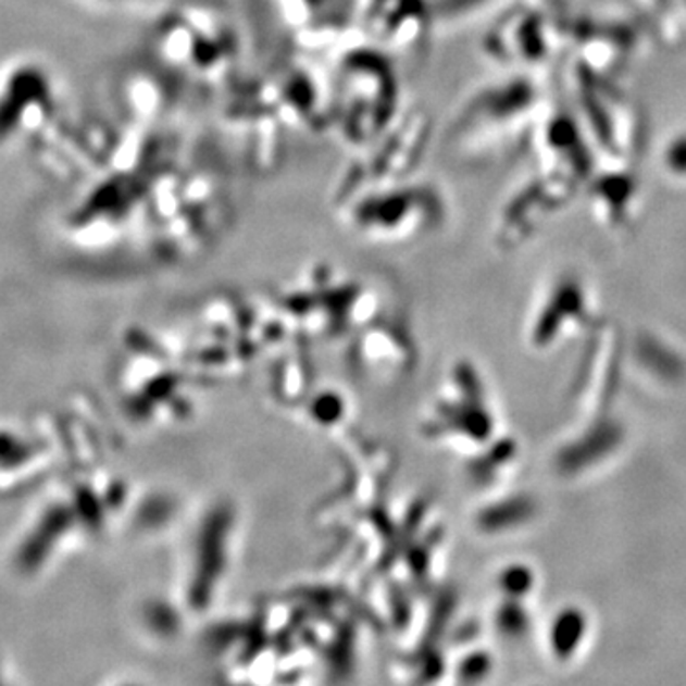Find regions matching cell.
I'll use <instances>...</instances> for the list:
<instances>
[{
    "mask_svg": "<svg viewBox=\"0 0 686 686\" xmlns=\"http://www.w3.org/2000/svg\"><path fill=\"white\" fill-rule=\"evenodd\" d=\"M229 214V195L214 170L179 164L154 170L139 237L161 258H184L216 237Z\"/></svg>",
    "mask_w": 686,
    "mask_h": 686,
    "instance_id": "6da1fadb",
    "label": "cell"
},
{
    "mask_svg": "<svg viewBox=\"0 0 686 686\" xmlns=\"http://www.w3.org/2000/svg\"><path fill=\"white\" fill-rule=\"evenodd\" d=\"M151 50L159 70L201 88H229L239 73L242 39L232 12L214 0H184L154 22Z\"/></svg>",
    "mask_w": 686,
    "mask_h": 686,
    "instance_id": "7a4b0ae2",
    "label": "cell"
},
{
    "mask_svg": "<svg viewBox=\"0 0 686 686\" xmlns=\"http://www.w3.org/2000/svg\"><path fill=\"white\" fill-rule=\"evenodd\" d=\"M330 80L332 134L351 151L378 138L404 109L397 63L364 40L334 60Z\"/></svg>",
    "mask_w": 686,
    "mask_h": 686,
    "instance_id": "3957f363",
    "label": "cell"
},
{
    "mask_svg": "<svg viewBox=\"0 0 686 686\" xmlns=\"http://www.w3.org/2000/svg\"><path fill=\"white\" fill-rule=\"evenodd\" d=\"M432 136V116L425 109H402L399 119L378 138L351 151V159L332 186V209L348 204L359 195L416 178Z\"/></svg>",
    "mask_w": 686,
    "mask_h": 686,
    "instance_id": "277c9868",
    "label": "cell"
},
{
    "mask_svg": "<svg viewBox=\"0 0 686 686\" xmlns=\"http://www.w3.org/2000/svg\"><path fill=\"white\" fill-rule=\"evenodd\" d=\"M334 212L356 237L376 245H399L424 237L448 214L447 199L439 187L416 178L359 195Z\"/></svg>",
    "mask_w": 686,
    "mask_h": 686,
    "instance_id": "5b68a950",
    "label": "cell"
},
{
    "mask_svg": "<svg viewBox=\"0 0 686 686\" xmlns=\"http://www.w3.org/2000/svg\"><path fill=\"white\" fill-rule=\"evenodd\" d=\"M540 103V90L528 80H511L481 90L456 116L450 144L463 153L485 154L528 123Z\"/></svg>",
    "mask_w": 686,
    "mask_h": 686,
    "instance_id": "8992f818",
    "label": "cell"
},
{
    "mask_svg": "<svg viewBox=\"0 0 686 686\" xmlns=\"http://www.w3.org/2000/svg\"><path fill=\"white\" fill-rule=\"evenodd\" d=\"M224 128L255 172H273L285 157L286 139L292 136L278 115L260 77L227 88Z\"/></svg>",
    "mask_w": 686,
    "mask_h": 686,
    "instance_id": "52a82bcc",
    "label": "cell"
},
{
    "mask_svg": "<svg viewBox=\"0 0 686 686\" xmlns=\"http://www.w3.org/2000/svg\"><path fill=\"white\" fill-rule=\"evenodd\" d=\"M315 60L294 55L262 80L288 130L303 136L332 132V80Z\"/></svg>",
    "mask_w": 686,
    "mask_h": 686,
    "instance_id": "ba28073f",
    "label": "cell"
},
{
    "mask_svg": "<svg viewBox=\"0 0 686 686\" xmlns=\"http://www.w3.org/2000/svg\"><path fill=\"white\" fill-rule=\"evenodd\" d=\"M556 2H525L501 17L486 37V50L494 58L513 63L546 62L563 37H571L572 20Z\"/></svg>",
    "mask_w": 686,
    "mask_h": 686,
    "instance_id": "9c48e42d",
    "label": "cell"
},
{
    "mask_svg": "<svg viewBox=\"0 0 686 686\" xmlns=\"http://www.w3.org/2000/svg\"><path fill=\"white\" fill-rule=\"evenodd\" d=\"M357 29L391 58L416 54L435 32L432 0H356Z\"/></svg>",
    "mask_w": 686,
    "mask_h": 686,
    "instance_id": "30bf717a",
    "label": "cell"
},
{
    "mask_svg": "<svg viewBox=\"0 0 686 686\" xmlns=\"http://www.w3.org/2000/svg\"><path fill=\"white\" fill-rule=\"evenodd\" d=\"M58 96L50 71L37 62H16L0 73V144L22 132L40 130L55 115Z\"/></svg>",
    "mask_w": 686,
    "mask_h": 686,
    "instance_id": "8fae6325",
    "label": "cell"
},
{
    "mask_svg": "<svg viewBox=\"0 0 686 686\" xmlns=\"http://www.w3.org/2000/svg\"><path fill=\"white\" fill-rule=\"evenodd\" d=\"M169 73L134 70L119 85V108L126 126L141 130H161L174 108V93Z\"/></svg>",
    "mask_w": 686,
    "mask_h": 686,
    "instance_id": "7c38bea8",
    "label": "cell"
},
{
    "mask_svg": "<svg viewBox=\"0 0 686 686\" xmlns=\"http://www.w3.org/2000/svg\"><path fill=\"white\" fill-rule=\"evenodd\" d=\"M486 0H432L435 24H454L481 9Z\"/></svg>",
    "mask_w": 686,
    "mask_h": 686,
    "instance_id": "4fadbf2b",
    "label": "cell"
},
{
    "mask_svg": "<svg viewBox=\"0 0 686 686\" xmlns=\"http://www.w3.org/2000/svg\"><path fill=\"white\" fill-rule=\"evenodd\" d=\"M96 9L113 10V12H139L153 9L161 0H86Z\"/></svg>",
    "mask_w": 686,
    "mask_h": 686,
    "instance_id": "5bb4252c",
    "label": "cell"
}]
</instances>
